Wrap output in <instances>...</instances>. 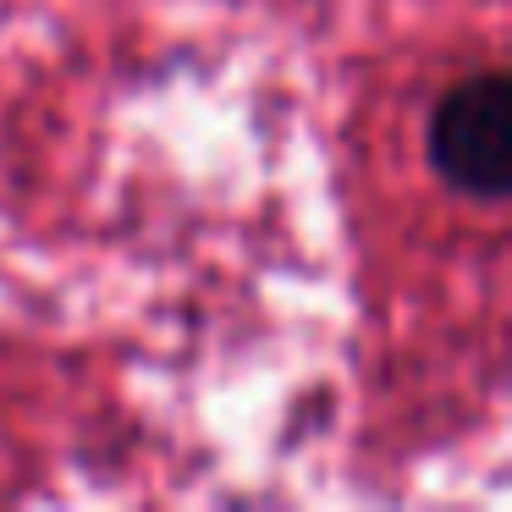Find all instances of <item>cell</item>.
<instances>
[{
  "instance_id": "obj_1",
  "label": "cell",
  "mask_w": 512,
  "mask_h": 512,
  "mask_svg": "<svg viewBox=\"0 0 512 512\" xmlns=\"http://www.w3.org/2000/svg\"><path fill=\"white\" fill-rule=\"evenodd\" d=\"M430 166L468 199L512 193V83L501 72L457 83L430 116Z\"/></svg>"
}]
</instances>
